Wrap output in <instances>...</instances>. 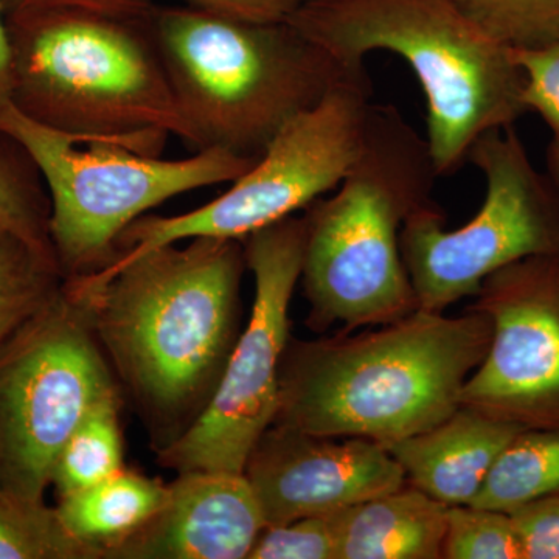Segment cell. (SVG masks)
<instances>
[{
    "label": "cell",
    "instance_id": "6da1fadb",
    "mask_svg": "<svg viewBox=\"0 0 559 559\" xmlns=\"http://www.w3.org/2000/svg\"><path fill=\"white\" fill-rule=\"evenodd\" d=\"M246 267L242 241L201 237L66 278L156 454L189 432L219 388L241 334Z\"/></svg>",
    "mask_w": 559,
    "mask_h": 559
},
{
    "label": "cell",
    "instance_id": "7a4b0ae2",
    "mask_svg": "<svg viewBox=\"0 0 559 559\" xmlns=\"http://www.w3.org/2000/svg\"><path fill=\"white\" fill-rule=\"evenodd\" d=\"M491 320L415 310L381 330L319 341L289 337L274 425L389 448L451 417L487 356Z\"/></svg>",
    "mask_w": 559,
    "mask_h": 559
},
{
    "label": "cell",
    "instance_id": "3957f363",
    "mask_svg": "<svg viewBox=\"0 0 559 559\" xmlns=\"http://www.w3.org/2000/svg\"><path fill=\"white\" fill-rule=\"evenodd\" d=\"M437 175L428 140L392 105H373L356 159L333 197L305 209L301 285L308 326L384 325L418 310L400 237L432 204Z\"/></svg>",
    "mask_w": 559,
    "mask_h": 559
},
{
    "label": "cell",
    "instance_id": "277c9868",
    "mask_svg": "<svg viewBox=\"0 0 559 559\" xmlns=\"http://www.w3.org/2000/svg\"><path fill=\"white\" fill-rule=\"evenodd\" d=\"M11 105L76 138L120 140L159 156L168 135L190 145L148 16L40 9L7 16Z\"/></svg>",
    "mask_w": 559,
    "mask_h": 559
},
{
    "label": "cell",
    "instance_id": "5b68a950",
    "mask_svg": "<svg viewBox=\"0 0 559 559\" xmlns=\"http://www.w3.org/2000/svg\"><path fill=\"white\" fill-rule=\"evenodd\" d=\"M288 22L353 72L366 70L371 51L407 61L428 102L426 140L439 178L457 173L485 132L528 112L511 50L454 0H305Z\"/></svg>",
    "mask_w": 559,
    "mask_h": 559
},
{
    "label": "cell",
    "instance_id": "8992f818",
    "mask_svg": "<svg viewBox=\"0 0 559 559\" xmlns=\"http://www.w3.org/2000/svg\"><path fill=\"white\" fill-rule=\"evenodd\" d=\"M150 25L197 151L260 157L290 120L366 73L345 69L288 21L154 5Z\"/></svg>",
    "mask_w": 559,
    "mask_h": 559
},
{
    "label": "cell",
    "instance_id": "52a82bcc",
    "mask_svg": "<svg viewBox=\"0 0 559 559\" xmlns=\"http://www.w3.org/2000/svg\"><path fill=\"white\" fill-rule=\"evenodd\" d=\"M0 135L16 142L46 180L51 245L64 278L87 277L114 263L121 234L148 210L234 182L259 159L210 148L165 160L120 140L51 130L13 105L0 112Z\"/></svg>",
    "mask_w": 559,
    "mask_h": 559
},
{
    "label": "cell",
    "instance_id": "ba28073f",
    "mask_svg": "<svg viewBox=\"0 0 559 559\" xmlns=\"http://www.w3.org/2000/svg\"><path fill=\"white\" fill-rule=\"evenodd\" d=\"M468 162L484 175V204L469 223L447 230L436 202L401 230L404 267L418 310L444 312L476 296L481 282L516 261L559 255V189L536 170L513 127L485 132Z\"/></svg>",
    "mask_w": 559,
    "mask_h": 559
},
{
    "label": "cell",
    "instance_id": "9c48e42d",
    "mask_svg": "<svg viewBox=\"0 0 559 559\" xmlns=\"http://www.w3.org/2000/svg\"><path fill=\"white\" fill-rule=\"evenodd\" d=\"M116 393L86 308L64 280L0 347V487L46 502L61 448L87 412Z\"/></svg>",
    "mask_w": 559,
    "mask_h": 559
},
{
    "label": "cell",
    "instance_id": "30bf717a",
    "mask_svg": "<svg viewBox=\"0 0 559 559\" xmlns=\"http://www.w3.org/2000/svg\"><path fill=\"white\" fill-rule=\"evenodd\" d=\"M370 95L367 72L342 80L290 120L226 193L182 215L135 219L121 234L114 263L191 238L242 241L337 189L358 154Z\"/></svg>",
    "mask_w": 559,
    "mask_h": 559
},
{
    "label": "cell",
    "instance_id": "8fae6325",
    "mask_svg": "<svg viewBox=\"0 0 559 559\" xmlns=\"http://www.w3.org/2000/svg\"><path fill=\"white\" fill-rule=\"evenodd\" d=\"M242 245L255 282L249 323L238 337L207 409L189 432L157 452V463L176 473H242L250 451L277 417L290 299L304 264V216H288L257 230Z\"/></svg>",
    "mask_w": 559,
    "mask_h": 559
},
{
    "label": "cell",
    "instance_id": "7c38bea8",
    "mask_svg": "<svg viewBox=\"0 0 559 559\" xmlns=\"http://www.w3.org/2000/svg\"><path fill=\"white\" fill-rule=\"evenodd\" d=\"M474 297L468 308L488 316L492 336L460 406L524 428H558L559 255L511 263Z\"/></svg>",
    "mask_w": 559,
    "mask_h": 559
},
{
    "label": "cell",
    "instance_id": "4fadbf2b",
    "mask_svg": "<svg viewBox=\"0 0 559 559\" xmlns=\"http://www.w3.org/2000/svg\"><path fill=\"white\" fill-rule=\"evenodd\" d=\"M242 473L266 527L334 513L406 485L400 463L377 441L283 425L260 437Z\"/></svg>",
    "mask_w": 559,
    "mask_h": 559
},
{
    "label": "cell",
    "instance_id": "5bb4252c",
    "mask_svg": "<svg viewBox=\"0 0 559 559\" xmlns=\"http://www.w3.org/2000/svg\"><path fill=\"white\" fill-rule=\"evenodd\" d=\"M264 527L245 473L183 471L159 513L108 559H245Z\"/></svg>",
    "mask_w": 559,
    "mask_h": 559
},
{
    "label": "cell",
    "instance_id": "9a60e30c",
    "mask_svg": "<svg viewBox=\"0 0 559 559\" xmlns=\"http://www.w3.org/2000/svg\"><path fill=\"white\" fill-rule=\"evenodd\" d=\"M524 429L460 406L440 425L388 450L412 487L448 507L469 506L496 460Z\"/></svg>",
    "mask_w": 559,
    "mask_h": 559
},
{
    "label": "cell",
    "instance_id": "2e32d148",
    "mask_svg": "<svg viewBox=\"0 0 559 559\" xmlns=\"http://www.w3.org/2000/svg\"><path fill=\"white\" fill-rule=\"evenodd\" d=\"M447 513L412 485L334 511L336 559L443 558Z\"/></svg>",
    "mask_w": 559,
    "mask_h": 559
},
{
    "label": "cell",
    "instance_id": "e0dca14e",
    "mask_svg": "<svg viewBox=\"0 0 559 559\" xmlns=\"http://www.w3.org/2000/svg\"><path fill=\"white\" fill-rule=\"evenodd\" d=\"M168 485L123 468L109 479L58 498V514L70 535L108 559L145 527L167 502Z\"/></svg>",
    "mask_w": 559,
    "mask_h": 559
},
{
    "label": "cell",
    "instance_id": "ac0fdd59",
    "mask_svg": "<svg viewBox=\"0 0 559 559\" xmlns=\"http://www.w3.org/2000/svg\"><path fill=\"white\" fill-rule=\"evenodd\" d=\"M559 492L558 428L524 429L503 450L469 506L510 511Z\"/></svg>",
    "mask_w": 559,
    "mask_h": 559
},
{
    "label": "cell",
    "instance_id": "d6986e66",
    "mask_svg": "<svg viewBox=\"0 0 559 559\" xmlns=\"http://www.w3.org/2000/svg\"><path fill=\"white\" fill-rule=\"evenodd\" d=\"M121 393L95 404L55 460L50 481L58 498L109 479L124 468Z\"/></svg>",
    "mask_w": 559,
    "mask_h": 559
},
{
    "label": "cell",
    "instance_id": "ffe728a7",
    "mask_svg": "<svg viewBox=\"0 0 559 559\" xmlns=\"http://www.w3.org/2000/svg\"><path fill=\"white\" fill-rule=\"evenodd\" d=\"M57 261L0 230V347L64 285Z\"/></svg>",
    "mask_w": 559,
    "mask_h": 559
},
{
    "label": "cell",
    "instance_id": "44dd1931",
    "mask_svg": "<svg viewBox=\"0 0 559 559\" xmlns=\"http://www.w3.org/2000/svg\"><path fill=\"white\" fill-rule=\"evenodd\" d=\"M38 176L27 153L5 138L0 148V230L57 261L50 238V198Z\"/></svg>",
    "mask_w": 559,
    "mask_h": 559
},
{
    "label": "cell",
    "instance_id": "7402d4cb",
    "mask_svg": "<svg viewBox=\"0 0 559 559\" xmlns=\"http://www.w3.org/2000/svg\"><path fill=\"white\" fill-rule=\"evenodd\" d=\"M0 559H98L73 538L57 507L0 487Z\"/></svg>",
    "mask_w": 559,
    "mask_h": 559
},
{
    "label": "cell",
    "instance_id": "603a6c76",
    "mask_svg": "<svg viewBox=\"0 0 559 559\" xmlns=\"http://www.w3.org/2000/svg\"><path fill=\"white\" fill-rule=\"evenodd\" d=\"M489 39L510 50L546 46L559 36V0H454Z\"/></svg>",
    "mask_w": 559,
    "mask_h": 559
},
{
    "label": "cell",
    "instance_id": "cb8c5ba5",
    "mask_svg": "<svg viewBox=\"0 0 559 559\" xmlns=\"http://www.w3.org/2000/svg\"><path fill=\"white\" fill-rule=\"evenodd\" d=\"M443 558L522 559L510 514L473 506L448 507Z\"/></svg>",
    "mask_w": 559,
    "mask_h": 559
},
{
    "label": "cell",
    "instance_id": "d4e9b609",
    "mask_svg": "<svg viewBox=\"0 0 559 559\" xmlns=\"http://www.w3.org/2000/svg\"><path fill=\"white\" fill-rule=\"evenodd\" d=\"M248 559H336V532L330 514L264 527Z\"/></svg>",
    "mask_w": 559,
    "mask_h": 559
},
{
    "label": "cell",
    "instance_id": "484cf974",
    "mask_svg": "<svg viewBox=\"0 0 559 559\" xmlns=\"http://www.w3.org/2000/svg\"><path fill=\"white\" fill-rule=\"evenodd\" d=\"M524 75V103L559 134V36L546 46L511 50Z\"/></svg>",
    "mask_w": 559,
    "mask_h": 559
},
{
    "label": "cell",
    "instance_id": "4316f807",
    "mask_svg": "<svg viewBox=\"0 0 559 559\" xmlns=\"http://www.w3.org/2000/svg\"><path fill=\"white\" fill-rule=\"evenodd\" d=\"M522 559H559V492L507 511Z\"/></svg>",
    "mask_w": 559,
    "mask_h": 559
},
{
    "label": "cell",
    "instance_id": "83f0119b",
    "mask_svg": "<svg viewBox=\"0 0 559 559\" xmlns=\"http://www.w3.org/2000/svg\"><path fill=\"white\" fill-rule=\"evenodd\" d=\"M193 9L253 22H286L305 0H180Z\"/></svg>",
    "mask_w": 559,
    "mask_h": 559
},
{
    "label": "cell",
    "instance_id": "f1b7e54d",
    "mask_svg": "<svg viewBox=\"0 0 559 559\" xmlns=\"http://www.w3.org/2000/svg\"><path fill=\"white\" fill-rule=\"evenodd\" d=\"M7 16L22 11L40 9H83L121 14V16H148L153 0H2Z\"/></svg>",
    "mask_w": 559,
    "mask_h": 559
},
{
    "label": "cell",
    "instance_id": "f546056e",
    "mask_svg": "<svg viewBox=\"0 0 559 559\" xmlns=\"http://www.w3.org/2000/svg\"><path fill=\"white\" fill-rule=\"evenodd\" d=\"M13 84V49H11L5 10H3L2 0H0V112L11 105Z\"/></svg>",
    "mask_w": 559,
    "mask_h": 559
},
{
    "label": "cell",
    "instance_id": "4dcf8cb0",
    "mask_svg": "<svg viewBox=\"0 0 559 559\" xmlns=\"http://www.w3.org/2000/svg\"><path fill=\"white\" fill-rule=\"evenodd\" d=\"M547 164H549L550 178L555 180L559 189V134H554L549 150H547Z\"/></svg>",
    "mask_w": 559,
    "mask_h": 559
}]
</instances>
